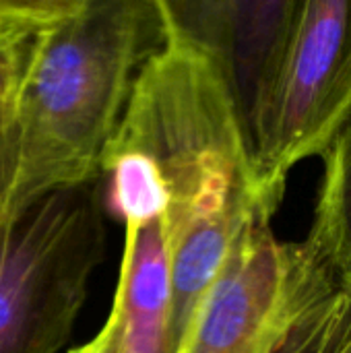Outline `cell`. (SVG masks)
<instances>
[{
  "mask_svg": "<svg viewBox=\"0 0 351 353\" xmlns=\"http://www.w3.org/2000/svg\"><path fill=\"white\" fill-rule=\"evenodd\" d=\"M166 33L159 0H77L50 27L14 95L19 178L10 215L93 184L137 77Z\"/></svg>",
  "mask_w": 351,
  "mask_h": 353,
  "instance_id": "cell-2",
  "label": "cell"
},
{
  "mask_svg": "<svg viewBox=\"0 0 351 353\" xmlns=\"http://www.w3.org/2000/svg\"><path fill=\"white\" fill-rule=\"evenodd\" d=\"M339 281H341V285H343V288H345V290L351 294V267L339 273Z\"/></svg>",
  "mask_w": 351,
  "mask_h": 353,
  "instance_id": "cell-13",
  "label": "cell"
},
{
  "mask_svg": "<svg viewBox=\"0 0 351 353\" xmlns=\"http://www.w3.org/2000/svg\"><path fill=\"white\" fill-rule=\"evenodd\" d=\"M351 110V0H298L288 43L250 130L263 205L275 215L290 172L321 157Z\"/></svg>",
  "mask_w": 351,
  "mask_h": 353,
  "instance_id": "cell-4",
  "label": "cell"
},
{
  "mask_svg": "<svg viewBox=\"0 0 351 353\" xmlns=\"http://www.w3.org/2000/svg\"><path fill=\"white\" fill-rule=\"evenodd\" d=\"M257 215L238 234L182 353H275L310 267L302 242H281Z\"/></svg>",
  "mask_w": 351,
  "mask_h": 353,
  "instance_id": "cell-5",
  "label": "cell"
},
{
  "mask_svg": "<svg viewBox=\"0 0 351 353\" xmlns=\"http://www.w3.org/2000/svg\"><path fill=\"white\" fill-rule=\"evenodd\" d=\"M77 0H0V103L14 99L43 33Z\"/></svg>",
  "mask_w": 351,
  "mask_h": 353,
  "instance_id": "cell-10",
  "label": "cell"
},
{
  "mask_svg": "<svg viewBox=\"0 0 351 353\" xmlns=\"http://www.w3.org/2000/svg\"><path fill=\"white\" fill-rule=\"evenodd\" d=\"M168 21L217 60L250 149V130L283 56L298 0H159Z\"/></svg>",
  "mask_w": 351,
  "mask_h": 353,
  "instance_id": "cell-6",
  "label": "cell"
},
{
  "mask_svg": "<svg viewBox=\"0 0 351 353\" xmlns=\"http://www.w3.org/2000/svg\"><path fill=\"white\" fill-rule=\"evenodd\" d=\"M101 180L0 219V353L60 352L106 254Z\"/></svg>",
  "mask_w": 351,
  "mask_h": 353,
  "instance_id": "cell-3",
  "label": "cell"
},
{
  "mask_svg": "<svg viewBox=\"0 0 351 353\" xmlns=\"http://www.w3.org/2000/svg\"><path fill=\"white\" fill-rule=\"evenodd\" d=\"M163 25V41L137 77L99 180L116 217L161 213L170 339L174 353H182L238 234L257 215L273 213L259 196L250 149L217 60L166 14Z\"/></svg>",
  "mask_w": 351,
  "mask_h": 353,
  "instance_id": "cell-1",
  "label": "cell"
},
{
  "mask_svg": "<svg viewBox=\"0 0 351 353\" xmlns=\"http://www.w3.org/2000/svg\"><path fill=\"white\" fill-rule=\"evenodd\" d=\"M275 353H351V294L339 273L312 256L296 312Z\"/></svg>",
  "mask_w": 351,
  "mask_h": 353,
  "instance_id": "cell-9",
  "label": "cell"
},
{
  "mask_svg": "<svg viewBox=\"0 0 351 353\" xmlns=\"http://www.w3.org/2000/svg\"><path fill=\"white\" fill-rule=\"evenodd\" d=\"M19 178V132L14 101L0 103V219L10 215L12 194Z\"/></svg>",
  "mask_w": 351,
  "mask_h": 353,
  "instance_id": "cell-11",
  "label": "cell"
},
{
  "mask_svg": "<svg viewBox=\"0 0 351 353\" xmlns=\"http://www.w3.org/2000/svg\"><path fill=\"white\" fill-rule=\"evenodd\" d=\"M68 353H120V312L114 302L99 333L85 345H79Z\"/></svg>",
  "mask_w": 351,
  "mask_h": 353,
  "instance_id": "cell-12",
  "label": "cell"
},
{
  "mask_svg": "<svg viewBox=\"0 0 351 353\" xmlns=\"http://www.w3.org/2000/svg\"><path fill=\"white\" fill-rule=\"evenodd\" d=\"M323 176L310 232L302 242L323 267H351V110L323 151Z\"/></svg>",
  "mask_w": 351,
  "mask_h": 353,
  "instance_id": "cell-8",
  "label": "cell"
},
{
  "mask_svg": "<svg viewBox=\"0 0 351 353\" xmlns=\"http://www.w3.org/2000/svg\"><path fill=\"white\" fill-rule=\"evenodd\" d=\"M114 292L120 353H174L170 339V275L161 215L128 217Z\"/></svg>",
  "mask_w": 351,
  "mask_h": 353,
  "instance_id": "cell-7",
  "label": "cell"
}]
</instances>
